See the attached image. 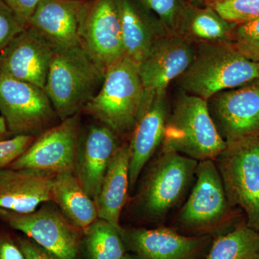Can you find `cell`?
<instances>
[{
	"mask_svg": "<svg viewBox=\"0 0 259 259\" xmlns=\"http://www.w3.org/2000/svg\"><path fill=\"white\" fill-rule=\"evenodd\" d=\"M198 163L178 153L160 151L144 167L125 208L138 222H163L190 188Z\"/></svg>",
	"mask_w": 259,
	"mask_h": 259,
	"instance_id": "6da1fadb",
	"label": "cell"
},
{
	"mask_svg": "<svg viewBox=\"0 0 259 259\" xmlns=\"http://www.w3.org/2000/svg\"><path fill=\"white\" fill-rule=\"evenodd\" d=\"M259 79V63L226 42L195 44L190 67L177 79L181 91L207 100L213 95Z\"/></svg>",
	"mask_w": 259,
	"mask_h": 259,
	"instance_id": "7a4b0ae2",
	"label": "cell"
},
{
	"mask_svg": "<svg viewBox=\"0 0 259 259\" xmlns=\"http://www.w3.org/2000/svg\"><path fill=\"white\" fill-rule=\"evenodd\" d=\"M194 178L193 188L179 212L175 229L187 236L212 237L241 222L238 219L243 212L229 203L214 161H199Z\"/></svg>",
	"mask_w": 259,
	"mask_h": 259,
	"instance_id": "3957f363",
	"label": "cell"
},
{
	"mask_svg": "<svg viewBox=\"0 0 259 259\" xmlns=\"http://www.w3.org/2000/svg\"><path fill=\"white\" fill-rule=\"evenodd\" d=\"M226 146L207 100L180 91L168 114L161 151L178 153L198 162L214 161Z\"/></svg>",
	"mask_w": 259,
	"mask_h": 259,
	"instance_id": "277c9868",
	"label": "cell"
},
{
	"mask_svg": "<svg viewBox=\"0 0 259 259\" xmlns=\"http://www.w3.org/2000/svg\"><path fill=\"white\" fill-rule=\"evenodd\" d=\"M145 89L139 67L124 57L105 74L101 88L82 112L122 139L132 132L144 105Z\"/></svg>",
	"mask_w": 259,
	"mask_h": 259,
	"instance_id": "5b68a950",
	"label": "cell"
},
{
	"mask_svg": "<svg viewBox=\"0 0 259 259\" xmlns=\"http://www.w3.org/2000/svg\"><path fill=\"white\" fill-rule=\"evenodd\" d=\"M105 76L80 46L53 49L44 90L61 121L82 112Z\"/></svg>",
	"mask_w": 259,
	"mask_h": 259,
	"instance_id": "8992f818",
	"label": "cell"
},
{
	"mask_svg": "<svg viewBox=\"0 0 259 259\" xmlns=\"http://www.w3.org/2000/svg\"><path fill=\"white\" fill-rule=\"evenodd\" d=\"M229 203L248 226L259 231V138L226 141L214 160Z\"/></svg>",
	"mask_w": 259,
	"mask_h": 259,
	"instance_id": "52a82bcc",
	"label": "cell"
},
{
	"mask_svg": "<svg viewBox=\"0 0 259 259\" xmlns=\"http://www.w3.org/2000/svg\"><path fill=\"white\" fill-rule=\"evenodd\" d=\"M0 221L61 259H81L83 231L71 224L52 201L26 214L0 209Z\"/></svg>",
	"mask_w": 259,
	"mask_h": 259,
	"instance_id": "ba28073f",
	"label": "cell"
},
{
	"mask_svg": "<svg viewBox=\"0 0 259 259\" xmlns=\"http://www.w3.org/2000/svg\"><path fill=\"white\" fill-rule=\"evenodd\" d=\"M0 113L14 136H38L61 122L44 89L3 74Z\"/></svg>",
	"mask_w": 259,
	"mask_h": 259,
	"instance_id": "9c48e42d",
	"label": "cell"
},
{
	"mask_svg": "<svg viewBox=\"0 0 259 259\" xmlns=\"http://www.w3.org/2000/svg\"><path fill=\"white\" fill-rule=\"evenodd\" d=\"M79 33L80 46L104 74L125 57L116 0H85Z\"/></svg>",
	"mask_w": 259,
	"mask_h": 259,
	"instance_id": "30bf717a",
	"label": "cell"
},
{
	"mask_svg": "<svg viewBox=\"0 0 259 259\" xmlns=\"http://www.w3.org/2000/svg\"><path fill=\"white\" fill-rule=\"evenodd\" d=\"M81 122V113H78L44 131L8 168H29L54 175L74 174Z\"/></svg>",
	"mask_w": 259,
	"mask_h": 259,
	"instance_id": "8fae6325",
	"label": "cell"
},
{
	"mask_svg": "<svg viewBox=\"0 0 259 259\" xmlns=\"http://www.w3.org/2000/svg\"><path fill=\"white\" fill-rule=\"evenodd\" d=\"M127 252L137 259H199L212 242L209 236H187L174 228L122 226Z\"/></svg>",
	"mask_w": 259,
	"mask_h": 259,
	"instance_id": "7c38bea8",
	"label": "cell"
},
{
	"mask_svg": "<svg viewBox=\"0 0 259 259\" xmlns=\"http://www.w3.org/2000/svg\"><path fill=\"white\" fill-rule=\"evenodd\" d=\"M207 102L211 117L225 141L259 138V79L220 92Z\"/></svg>",
	"mask_w": 259,
	"mask_h": 259,
	"instance_id": "4fadbf2b",
	"label": "cell"
},
{
	"mask_svg": "<svg viewBox=\"0 0 259 259\" xmlns=\"http://www.w3.org/2000/svg\"><path fill=\"white\" fill-rule=\"evenodd\" d=\"M195 44L180 35L160 37L142 62L139 71L146 94L167 93L168 85L190 67Z\"/></svg>",
	"mask_w": 259,
	"mask_h": 259,
	"instance_id": "5bb4252c",
	"label": "cell"
},
{
	"mask_svg": "<svg viewBox=\"0 0 259 259\" xmlns=\"http://www.w3.org/2000/svg\"><path fill=\"white\" fill-rule=\"evenodd\" d=\"M170 107L167 93L146 94L137 122L130 135V191L141 172L161 148Z\"/></svg>",
	"mask_w": 259,
	"mask_h": 259,
	"instance_id": "9a60e30c",
	"label": "cell"
},
{
	"mask_svg": "<svg viewBox=\"0 0 259 259\" xmlns=\"http://www.w3.org/2000/svg\"><path fill=\"white\" fill-rule=\"evenodd\" d=\"M123 140L101 122L81 127L74 175L95 201L102 180Z\"/></svg>",
	"mask_w": 259,
	"mask_h": 259,
	"instance_id": "2e32d148",
	"label": "cell"
},
{
	"mask_svg": "<svg viewBox=\"0 0 259 259\" xmlns=\"http://www.w3.org/2000/svg\"><path fill=\"white\" fill-rule=\"evenodd\" d=\"M52 57V48L28 25L0 52V74L44 90Z\"/></svg>",
	"mask_w": 259,
	"mask_h": 259,
	"instance_id": "e0dca14e",
	"label": "cell"
},
{
	"mask_svg": "<svg viewBox=\"0 0 259 259\" xmlns=\"http://www.w3.org/2000/svg\"><path fill=\"white\" fill-rule=\"evenodd\" d=\"M84 2L41 0L29 26L36 30L52 49L79 47L80 17Z\"/></svg>",
	"mask_w": 259,
	"mask_h": 259,
	"instance_id": "ac0fdd59",
	"label": "cell"
},
{
	"mask_svg": "<svg viewBox=\"0 0 259 259\" xmlns=\"http://www.w3.org/2000/svg\"><path fill=\"white\" fill-rule=\"evenodd\" d=\"M56 175L29 168L0 169V209L26 214L51 201Z\"/></svg>",
	"mask_w": 259,
	"mask_h": 259,
	"instance_id": "d6986e66",
	"label": "cell"
},
{
	"mask_svg": "<svg viewBox=\"0 0 259 259\" xmlns=\"http://www.w3.org/2000/svg\"><path fill=\"white\" fill-rule=\"evenodd\" d=\"M125 57L138 66L160 37L168 35L159 20L138 0H116Z\"/></svg>",
	"mask_w": 259,
	"mask_h": 259,
	"instance_id": "ffe728a7",
	"label": "cell"
},
{
	"mask_svg": "<svg viewBox=\"0 0 259 259\" xmlns=\"http://www.w3.org/2000/svg\"><path fill=\"white\" fill-rule=\"evenodd\" d=\"M130 148L123 141L112 158L95 199L99 218L120 228V218L129 199Z\"/></svg>",
	"mask_w": 259,
	"mask_h": 259,
	"instance_id": "44dd1931",
	"label": "cell"
},
{
	"mask_svg": "<svg viewBox=\"0 0 259 259\" xmlns=\"http://www.w3.org/2000/svg\"><path fill=\"white\" fill-rule=\"evenodd\" d=\"M51 201L75 227L84 231L98 218L95 201L88 194L74 173L54 177Z\"/></svg>",
	"mask_w": 259,
	"mask_h": 259,
	"instance_id": "7402d4cb",
	"label": "cell"
},
{
	"mask_svg": "<svg viewBox=\"0 0 259 259\" xmlns=\"http://www.w3.org/2000/svg\"><path fill=\"white\" fill-rule=\"evenodd\" d=\"M236 25L223 18L211 7L188 3L177 35L187 37L194 44H230Z\"/></svg>",
	"mask_w": 259,
	"mask_h": 259,
	"instance_id": "603a6c76",
	"label": "cell"
},
{
	"mask_svg": "<svg viewBox=\"0 0 259 259\" xmlns=\"http://www.w3.org/2000/svg\"><path fill=\"white\" fill-rule=\"evenodd\" d=\"M259 255V231L245 220L218 235L204 259H255Z\"/></svg>",
	"mask_w": 259,
	"mask_h": 259,
	"instance_id": "cb8c5ba5",
	"label": "cell"
},
{
	"mask_svg": "<svg viewBox=\"0 0 259 259\" xmlns=\"http://www.w3.org/2000/svg\"><path fill=\"white\" fill-rule=\"evenodd\" d=\"M120 228L97 218L83 231L81 259H120L127 253Z\"/></svg>",
	"mask_w": 259,
	"mask_h": 259,
	"instance_id": "d4e9b609",
	"label": "cell"
},
{
	"mask_svg": "<svg viewBox=\"0 0 259 259\" xmlns=\"http://www.w3.org/2000/svg\"><path fill=\"white\" fill-rule=\"evenodd\" d=\"M159 20L168 35H177L187 9L186 0H138Z\"/></svg>",
	"mask_w": 259,
	"mask_h": 259,
	"instance_id": "484cf974",
	"label": "cell"
},
{
	"mask_svg": "<svg viewBox=\"0 0 259 259\" xmlns=\"http://www.w3.org/2000/svg\"><path fill=\"white\" fill-rule=\"evenodd\" d=\"M230 44L246 59L259 63V18L236 25Z\"/></svg>",
	"mask_w": 259,
	"mask_h": 259,
	"instance_id": "4316f807",
	"label": "cell"
},
{
	"mask_svg": "<svg viewBox=\"0 0 259 259\" xmlns=\"http://www.w3.org/2000/svg\"><path fill=\"white\" fill-rule=\"evenodd\" d=\"M209 7L228 22L236 25L259 18V0H223Z\"/></svg>",
	"mask_w": 259,
	"mask_h": 259,
	"instance_id": "83f0119b",
	"label": "cell"
},
{
	"mask_svg": "<svg viewBox=\"0 0 259 259\" xmlns=\"http://www.w3.org/2000/svg\"><path fill=\"white\" fill-rule=\"evenodd\" d=\"M37 136L18 135L0 140V169L8 166L21 156L31 146Z\"/></svg>",
	"mask_w": 259,
	"mask_h": 259,
	"instance_id": "f1b7e54d",
	"label": "cell"
},
{
	"mask_svg": "<svg viewBox=\"0 0 259 259\" xmlns=\"http://www.w3.org/2000/svg\"><path fill=\"white\" fill-rule=\"evenodd\" d=\"M28 27L4 2L0 0V52Z\"/></svg>",
	"mask_w": 259,
	"mask_h": 259,
	"instance_id": "f546056e",
	"label": "cell"
},
{
	"mask_svg": "<svg viewBox=\"0 0 259 259\" xmlns=\"http://www.w3.org/2000/svg\"><path fill=\"white\" fill-rule=\"evenodd\" d=\"M16 241L26 259H61L28 237H18Z\"/></svg>",
	"mask_w": 259,
	"mask_h": 259,
	"instance_id": "4dcf8cb0",
	"label": "cell"
},
{
	"mask_svg": "<svg viewBox=\"0 0 259 259\" xmlns=\"http://www.w3.org/2000/svg\"><path fill=\"white\" fill-rule=\"evenodd\" d=\"M13 10L25 25H29L30 18L41 0H2Z\"/></svg>",
	"mask_w": 259,
	"mask_h": 259,
	"instance_id": "1f68e13d",
	"label": "cell"
},
{
	"mask_svg": "<svg viewBox=\"0 0 259 259\" xmlns=\"http://www.w3.org/2000/svg\"><path fill=\"white\" fill-rule=\"evenodd\" d=\"M0 259H26L16 240L3 232H0Z\"/></svg>",
	"mask_w": 259,
	"mask_h": 259,
	"instance_id": "d6a6232c",
	"label": "cell"
},
{
	"mask_svg": "<svg viewBox=\"0 0 259 259\" xmlns=\"http://www.w3.org/2000/svg\"><path fill=\"white\" fill-rule=\"evenodd\" d=\"M10 136L12 135L8 131L5 119L0 116V140L8 139Z\"/></svg>",
	"mask_w": 259,
	"mask_h": 259,
	"instance_id": "836d02e7",
	"label": "cell"
},
{
	"mask_svg": "<svg viewBox=\"0 0 259 259\" xmlns=\"http://www.w3.org/2000/svg\"><path fill=\"white\" fill-rule=\"evenodd\" d=\"M187 3L191 5H195L198 7L210 6L213 3L217 2L223 1V0H186Z\"/></svg>",
	"mask_w": 259,
	"mask_h": 259,
	"instance_id": "e575fe53",
	"label": "cell"
},
{
	"mask_svg": "<svg viewBox=\"0 0 259 259\" xmlns=\"http://www.w3.org/2000/svg\"><path fill=\"white\" fill-rule=\"evenodd\" d=\"M120 259H137L136 258V257L134 256V255L131 254V253H129V252H127V253H126L125 255H123V256Z\"/></svg>",
	"mask_w": 259,
	"mask_h": 259,
	"instance_id": "d590c367",
	"label": "cell"
},
{
	"mask_svg": "<svg viewBox=\"0 0 259 259\" xmlns=\"http://www.w3.org/2000/svg\"><path fill=\"white\" fill-rule=\"evenodd\" d=\"M255 259H259V255H258V257H257V258H255Z\"/></svg>",
	"mask_w": 259,
	"mask_h": 259,
	"instance_id": "8d00e7d4",
	"label": "cell"
}]
</instances>
